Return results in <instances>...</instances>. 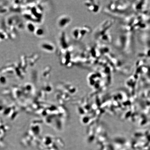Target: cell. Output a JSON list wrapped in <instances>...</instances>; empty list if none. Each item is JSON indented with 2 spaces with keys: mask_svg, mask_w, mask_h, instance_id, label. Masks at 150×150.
Masks as SVG:
<instances>
[{
  "mask_svg": "<svg viewBox=\"0 0 150 150\" xmlns=\"http://www.w3.org/2000/svg\"><path fill=\"white\" fill-rule=\"evenodd\" d=\"M84 5L90 12L93 13L98 12L99 9V6L97 1H87L84 3Z\"/></svg>",
  "mask_w": 150,
  "mask_h": 150,
  "instance_id": "obj_2",
  "label": "cell"
},
{
  "mask_svg": "<svg viewBox=\"0 0 150 150\" xmlns=\"http://www.w3.org/2000/svg\"><path fill=\"white\" fill-rule=\"evenodd\" d=\"M71 22V18L67 15H63L60 16L57 20L58 27L61 29H64L70 25Z\"/></svg>",
  "mask_w": 150,
  "mask_h": 150,
  "instance_id": "obj_1",
  "label": "cell"
},
{
  "mask_svg": "<svg viewBox=\"0 0 150 150\" xmlns=\"http://www.w3.org/2000/svg\"><path fill=\"white\" fill-rule=\"evenodd\" d=\"M43 48L49 52H54L56 50L55 46L53 44L50 42H47L44 44Z\"/></svg>",
  "mask_w": 150,
  "mask_h": 150,
  "instance_id": "obj_4",
  "label": "cell"
},
{
  "mask_svg": "<svg viewBox=\"0 0 150 150\" xmlns=\"http://www.w3.org/2000/svg\"><path fill=\"white\" fill-rule=\"evenodd\" d=\"M91 31V29L89 26H83L79 27V41L82 40L83 38L89 34Z\"/></svg>",
  "mask_w": 150,
  "mask_h": 150,
  "instance_id": "obj_3",
  "label": "cell"
}]
</instances>
